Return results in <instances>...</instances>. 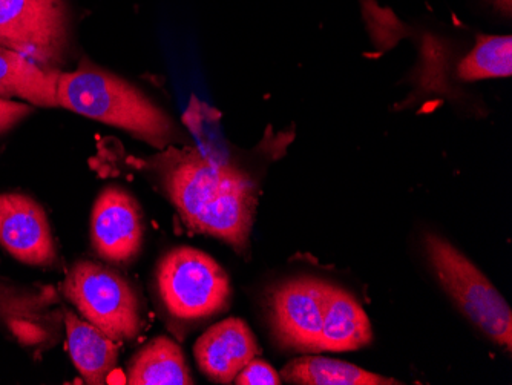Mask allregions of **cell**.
I'll return each mask as SVG.
<instances>
[{
  "mask_svg": "<svg viewBox=\"0 0 512 385\" xmlns=\"http://www.w3.org/2000/svg\"><path fill=\"white\" fill-rule=\"evenodd\" d=\"M512 74V37L509 34H477L471 50L456 66L460 82L508 79Z\"/></svg>",
  "mask_w": 512,
  "mask_h": 385,
  "instance_id": "cell-17",
  "label": "cell"
},
{
  "mask_svg": "<svg viewBox=\"0 0 512 385\" xmlns=\"http://www.w3.org/2000/svg\"><path fill=\"white\" fill-rule=\"evenodd\" d=\"M59 71L45 70L33 60L0 45V97L27 100L37 106L57 105Z\"/></svg>",
  "mask_w": 512,
  "mask_h": 385,
  "instance_id": "cell-14",
  "label": "cell"
},
{
  "mask_svg": "<svg viewBox=\"0 0 512 385\" xmlns=\"http://www.w3.org/2000/svg\"><path fill=\"white\" fill-rule=\"evenodd\" d=\"M66 343L74 366L86 384H108L109 376L117 369L119 347L106 333L76 313L65 310Z\"/></svg>",
  "mask_w": 512,
  "mask_h": 385,
  "instance_id": "cell-13",
  "label": "cell"
},
{
  "mask_svg": "<svg viewBox=\"0 0 512 385\" xmlns=\"http://www.w3.org/2000/svg\"><path fill=\"white\" fill-rule=\"evenodd\" d=\"M126 384L192 385L194 379L181 347L166 336H158L129 362Z\"/></svg>",
  "mask_w": 512,
  "mask_h": 385,
  "instance_id": "cell-15",
  "label": "cell"
},
{
  "mask_svg": "<svg viewBox=\"0 0 512 385\" xmlns=\"http://www.w3.org/2000/svg\"><path fill=\"white\" fill-rule=\"evenodd\" d=\"M373 330L361 304L341 287L325 283L319 352H353L368 346Z\"/></svg>",
  "mask_w": 512,
  "mask_h": 385,
  "instance_id": "cell-11",
  "label": "cell"
},
{
  "mask_svg": "<svg viewBox=\"0 0 512 385\" xmlns=\"http://www.w3.org/2000/svg\"><path fill=\"white\" fill-rule=\"evenodd\" d=\"M325 281L293 278L270 297V321L281 346L298 352H319L324 318Z\"/></svg>",
  "mask_w": 512,
  "mask_h": 385,
  "instance_id": "cell-7",
  "label": "cell"
},
{
  "mask_svg": "<svg viewBox=\"0 0 512 385\" xmlns=\"http://www.w3.org/2000/svg\"><path fill=\"white\" fill-rule=\"evenodd\" d=\"M31 112V106L27 103L14 102V100L0 97V134L13 128L23 117Z\"/></svg>",
  "mask_w": 512,
  "mask_h": 385,
  "instance_id": "cell-19",
  "label": "cell"
},
{
  "mask_svg": "<svg viewBox=\"0 0 512 385\" xmlns=\"http://www.w3.org/2000/svg\"><path fill=\"white\" fill-rule=\"evenodd\" d=\"M161 185L191 231L246 254L258 208V185L234 163L197 148L157 157Z\"/></svg>",
  "mask_w": 512,
  "mask_h": 385,
  "instance_id": "cell-1",
  "label": "cell"
},
{
  "mask_svg": "<svg viewBox=\"0 0 512 385\" xmlns=\"http://www.w3.org/2000/svg\"><path fill=\"white\" fill-rule=\"evenodd\" d=\"M424 243L434 275L463 315L497 346L511 352V307L494 284L462 252L439 235H425Z\"/></svg>",
  "mask_w": 512,
  "mask_h": 385,
  "instance_id": "cell-3",
  "label": "cell"
},
{
  "mask_svg": "<svg viewBox=\"0 0 512 385\" xmlns=\"http://www.w3.org/2000/svg\"><path fill=\"white\" fill-rule=\"evenodd\" d=\"M161 301L183 321L203 320L223 312L232 297L223 267L204 252L184 246L168 252L157 269Z\"/></svg>",
  "mask_w": 512,
  "mask_h": 385,
  "instance_id": "cell-5",
  "label": "cell"
},
{
  "mask_svg": "<svg viewBox=\"0 0 512 385\" xmlns=\"http://www.w3.org/2000/svg\"><path fill=\"white\" fill-rule=\"evenodd\" d=\"M66 300L115 343L131 341L142 330L137 295L125 278L94 261L74 264L60 286Z\"/></svg>",
  "mask_w": 512,
  "mask_h": 385,
  "instance_id": "cell-4",
  "label": "cell"
},
{
  "mask_svg": "<svg viewBox=\"0 0 512 385\" xmlns=\"http://www.w3.org/2000/svg\"><path fill=\"white\" fill-rule=\"evenodd\" d=\"M238 385H279L283 384V378L276 373L270 364L253 358L252 361L238 373L234 379Z\"/></svg>",
  "mask_w": 512,
  "mask_h": 385,
  "instance_id": "cell-18",
  "label": "cell"
},
{
  "mask_svg": "<svg viewBox=\"0 0 512 385\" xmlns=\"http://www.w3.org/2000/svg\"><path fill=\"white\" fill-rule=\"evenodd\" d=\"M54 303L56 298L50 290L25 289L0 281V326L22 344L42 343L50 335Z\"/></svg>",
  "mask_w": 512,
  "mask_h": 385,
  "instance_id": "cell-12",
  "label": "cell"
},
{
  "mask_svg": "<svg viewBox=\"0 0 512 385\" xmlns=\"http://www.w3.org/2000/svg\"><path fill=\"white\" fill-rule=\"evenodd\" d=\"M479 2H482L483 7L490 11L491 14H497V16L511 19V0H479Z\"/></svg>",
  "mask_w": 512,
  "mask_h": 385,
  "instance_id": "cell-20",
  "label": "cell"
},
{
  "mask_svg": "<svg viewBox=\"0 0 512 385\" xmlns=\"http://www.w3.org/2000/svg\"><path fill=\"white\" fill-rule=\"evenodd\" d=\"M143 218L137 201L125 189L109 186L97 197L91 214L94 251L109 263H129L142 249Z\"/></svg>",
  "mask_w": 512,
  "mask_h": 385,
  "instance_id": "cell-8",
  "label": "cell"
},
{
  "mask_svg": "<svg viewBox=\"0 0 512 385\" xmlns=\"http://www.w3.org/2000/svg\"><path fill=\"white\" fill-rule=\"evenodd\" d=\"M260 347L246 321L227 318L198 338L194 355L201 372L217 382L230 384L238 373L256 358Z\"/></svg>",
  "mask_w": 512,
  "mask_h": 385,
  "instance_id": "cell-10",
  "label": "cell"
},
{
  "mask_svg": "<svg viewBox=\"0 0 512 385\" xmlns=\"http://www.w3.org/2000/svg\"><path fill=\"white\" fill-rule=\"evenodd\" d=\"M283 381L296 385H396L402 382L385 378L338 359L304 356L293 359L281 372Z\"/></svg>",
  "mask_w": 512,
  "mask_h": 385,
  "instance_id": "cell-16",
  "label": "cell"
},
{
  "mask_svg": "<svg viewBox=\"0 0 512 385\" xmlns=\"http://www.w3.org/2000/svg\"><path fill=\"white\" fill-rule=\"evenodd\" d=\"M0 244L20 263L51 266L57 251L45 209L28 195L0 194Z\"/></svg>",
  "mask_w": 512,
  "mask_h": 385,
  "instance_id": "cell-9",
  "label": "cell"
},
{
  "mask_svg": "<svg viewBox=\"0 0 512 385\" xmlns=\"http://www.w3.org/2000/svg\"><path fill=\"white\" fill-rule=\"evenodd\" d=\"M69 43L65 0H0V45L45 70L65 60Z\"/></svg>",
  "mask_w": 512,
  "mask_h": 385,
  "instance_id": "cell-6",
  "label": "cell"
},
{
  "mask_svg": "<svg viewBox=\"0 0 512 385\" xmlns=\"http://www.w3.org/2000/svg\"><path fill=\"white\" fill-rule=\"evenodd\" d=\"M57 105L123 129L157 149L177 140L174 122L140 89L86 62L73 73H59Z\"/></svg>",
  "mask_w": 512,
  "mask_h": 385,
  "instance_id": "cell-2",
  "label": "cell"
}]
</instances>
